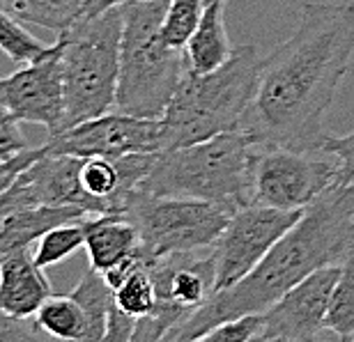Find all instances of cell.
I'll list each match as a JSON object with an SVG mask.
<instances>
[{"label": "cell", "instance_id": "obj_1", "mask_svg": "<svg viewBox=\"0 0 354 342\" xmlns=\"http://www.w3.org/2000/svg\"><path fill=\"white\" fill-rule=\"evenodd\" d=\"M354 55V5L308 3L295 30L263 58L239 131L258 147L322 149L324 117Z\"/></svg>", "mask_w": 354, "mask_h": 342}, {"label": "cell", "instance_id": "obj_2", "mask_svg": "<svg viewBox=\"0 0 354 342\" xmlns=\"http://www.w3.org/2000/svg\"><path fill=\"white\" fill-rule=\"evenodd\" d=\"M354 253V184H334L317 196L301 218L269 248L242 281L216 289L201 308L177 324L166 340H203L225 319L263 312L304 278Z\"/></svg>", "mask_w": 354, "mask_h": 342}, {"label": "cell", "instance_id": "obj_3", "mask_svg": "<svg viewBox=\"0 0 354 342\" xmlns=\"http://www.w3.org/2000/svg\"><path fill=\"white\" fill-rule=\"evenodd\" d=\"M260 147L242 131H225L191 145L161 149L138 193L191 198L228 213L253 202V170Z\"/></svg>", "mask_w": 354, "mask_h": 342}, {"label": "cell", "instance_id": "obj_4", "mask_svg": "<svg viewBox=\"0 0 354 342\" xmlns=\"http://www.w3.org/2000/svg\"><path fill=\"white\" fill-rule=\"evenodd\" d=\"M265 55L258 46H235L221 67L196 74L184 67L161 117V149H173L239 129L258 88Z\"/></svg>", "mask_w": 354, "mask_h": 342}, {"label": "cell", "instance_id": "obj_5", "mask_svg": "<svg viewBox=\"0 0 354 342\" xmlns=\"http://www.w3.org/2000/svg\"><path fill=\"white\" fill-rule=\"evenodd\" d=\"M168 0L122 3V37L115 111L133 117L161 120L187 67L184 48L161 37Z\"/></svg>", "mask_w": 354, "mask_h": 342}, {"label": "cell", "instance_id": "obj_6", "mask_svg": "<svg viewBox=\"0 0 354 342\" xmlns=\"http://www.w3.org/2000/svg\"><path fill=\"white\" fill-rule=\"evenodd\" d=\"M120 37L122 5L81 17L58 35L65 97L60 131L115 108Z\"/></svg>", "mask_w": 354, "mask_h": 342}, {"label": "cell", "instance_id": "obj_7", "mask_svg": "<svg viewBox=\"0 0 354 342\" xmlns=\"http://www.w3.org/2000/svg\"><path fill=\"white\" fill-rule=\"evenodd\" d=\"M138 230V253L145 260L175 253L207 251L221 237L230 213L191 198L136 193L122 209Z\"/></svg>", "mask_w": 354, "mask_h": 342}, {"label": "cell", "instance_id": "obj_8", "mask_svg": "<svg viewBox=\"0 0 354 342\" xmlns=\"http://www.w3.org/2000/svg\"><path fill=\"white\" fill-rule=\"evenodd\" d=\"M145 260V258H143ZM157 287V305L150 315L136 319L131 342L166 340L177 324H182L196 308H201L214 292V255L175 253L168 258L145 260Z\"/></svg>", "mask_w": 354, "mask_h": 342}, {"label": "cell", "instance_id": "obj_9", "mask_svg": "<svg viewBox=\"0 0 354 342\" xmlns=\"http://www.w3.org/2000/svg\"><path fill=\"white\" fill-rule=\"evenodd\" d=\"M338 159L327 149L295 152L260 147L253 170V202L276 209H306L336 184Z\"/></svg>", "mask_w": 354, "mask_h": 342}, {"label": "cell", "instance_id": "obj_10", "mask_svg": "<svg viewBox=\"0 0 354 342\" xmlns=\"http://www.w3.org/2000/svg\"><path fill=\"white\" fill-rule=\"evenodd\" d=\"M304 209H276L249 202L230 213L228 225L212 246L214 255V292L230 285L256 269L276 241L301 218Z\"/></svg>", "mask_w": 354, "mask_h": 342}, {"label": "cell", "instance_id": "obj_11", "mask_svg": "<svg viewBox=\"0 0 354 342\" xmlns=\"http://www.w3.org/2000/svg\"><path fill=\"white\" fill-rule=\"evenodd\" d=\"M46 154H69L88 159H120L136 152H161V120L133 117L127 113H104L69 129L53 133L44 142Z\"/></svg>", "mask_w": 354, "mask_h": 342}, {"label": "cell", "instance_id": "obj_12", "mask_svg": "<svg viewBox=\"0 0 354 342\" xmlns=\"http://www.w3.org/2000/svg\"><path fill=\"white\" fill-rule=\"evenodd\" d=\"M338 278V265H329L313 272L279 296L267 310L260 312L258 342L286 340V342H308L334 338L324 329V315L329 308L331 289Z\"/></svg>", "mask_w": 354, "mask_h": 342}, {"label": "cell", "instance_id": "obj_13", "mask_svg": "<svg viewBox=\"0 0 354 342\" xmlns=\"http://www.w3.org/2000/svg\"><path fill=\"white\" fill-rule=\"evenodd\" d=\"M0 102L21 122L46 126L48 136L60 131L65 97H62L60 41L55 39L41 58L26 62L14 74L0 78Z\"/></svg>", "mask_w": 354, "mask_h": 342}, {"label": "cell", "instance_id": "obj_14", "mask_svg": "<svg viewBox=\"0 0 354 342\" xmlns=\"http://www.w3.org/2000/svg\"><path fill=\"white\" fill-rule=\"evenodd\" d=\"M81 159L69 154H41L28 166L19 180L30 193L32 205L79 207L88 213H106L104 205L81 187Z\"/></svg>", "mask_w": 354, "mask_h": 342}, {"label": "cell", "instance_id": "obj_15", "mask_svg": "<svg viewBox=\"0 0 354 342\" xmlns=\"http://www.w3.org/2000/svg\"><path fill=\"white\" fill-rule=\"evenodd\" d=\"M44 269L35 265L28 251H19L0 262V310L21 319H35L41 303L51 296Z\"/></svg>", "mask_w": 354, "mask_h": 342}, {"label": "cell", "instance_id": "obj_16", "mask_svg": "<svg viewBox=\"0 0 354 342\" xmlns=\"http://www.w3.org/2000/svg\"><path fill=\"white\" fill-rule=\"evenodd\" d=\"M90 267L106 274L138 253V230L124 213L106 211L83 218Z\"/></svg>", "mask_w": 354, "mask_h": 342}, {"label": "cell", "instance_id": "obj_17", "mask_svg": "<svg viewBox=\"0 0 354 342\" xmlns=\"http://www.w3.org/2000/svg\"><path fill=\"white\" fill-rule=\"evenodd\" d=\"M90 216L86 209L79 207H24L0 220V262L19 251H28L30 244H37V239L51 227L67 223V220H81Z\"/></svg>", "mask_w": 354, "mask_h": 342}, {"label": "cell", "instance_id": "obj_18", "mask_svg": "<svg viewBox=\"0 0 354 342\" xmlns=\"http://www.w3.org/2000/svg\"><path fill=\"white\" fill-rule=\"evenodd\" d=\"M232 44L225 30V3L205 5L203 19L184 46V62L187 69L196 74H207L221 67L230 58Z\"/></svg>", "mask_w": 354, "mask_h": 342}, {"label": "cell", "instance_id": "obj_19", "mask_svg": "<svg viewBox=\"0 0 354 342\" xmlns=\"http://www.w3.org/2000/svg\"><path fill=\"white\" fill-rule=\"evenodd\" d=\"M0 5L21 23L60 35L81 19L86 0H0Z\"/></svg>", "mask_w": 354, "mask_h": 342}, {"label": "cell", "instance_id": "obj_20", "mask_svg": "<svg viewBox=\"0 0 354 342\" xmlns=\"http://www.w3.org/2000/svg\"><path fill=\"white\" fill-rule=\"evenodd\" d=\"M35 322L48 338L72 340V342H92L90 324L81 303L69 296H48L35 315Z\"/></svg>", "mask_w": 354, "mask_h": 342}, {"label": "cell", "instance_id": "obj_21", "mask_svg": "<svg viewBox=\"0 0 354 342\" xmlns=\"http://www.w3.org/2000/svg\"><path fill=\"white\" fill-rule=\"evenodd\" d=\"M324 329L338 340H354V253L338 265V278L324 315Z\"/></svg>", "mask_w": 354, "mask_h": 342}, {"label": "cell", "instance_id": "obj_22", "mask_svg": "<svg viewBox=\"0 0 354 342\" xmlns=\"http://www.w3.org/2000/svg\"><path fill=\"white\" fill-rule=\"evenodd\" d=\"M72 296L86 310L92 342H102L106 333V322H109V312L113 308V287L109 281L104 278V274H99L90 267L81 276V281L76 283Z\"/></svg>", "mask_w": 354, "mask_h": 342}, {"label": "cell", "instance_id": "obj_23", "mask_svg": "<svg viewBox=\"0 0 354 342\" xmlns=\"http://www.w3.org/2000/svg\"><path fill=\"white\" fill-rule=\"evenodd\" d=\"M113 301H115L120 310L133 319L150 315L154 310V305H157V287H154L150 269H147V262L140 253L136 265L127 272L118 287L113 289Z\"/></svg>", "mask_w": 354, "mask_h": 342}, {"label": "cell", "instance_id": "obj_24", "mask_svg": "<svg viewBox=\"0 0 354 342\" xmlns=\"http://www.w3.org/2000/svg\"><path fill=\"white\" fill-rule=\"evenodd\" d=\"M86 246V232H83V218L81 220H67L51 227L37 239V248H35V265L41 269L60 265L69 255Z\"/></svg>", "mask_w": 354, "mask_h": 342}, {"label": "cell", "instance_id": "obj_25", "mask_svg": "<svg viewBox=\"0 0 354 342\" xmlns=\"http://www.w3.org/2000/svg\"><path fill=\"white\" fill-rule=\"evenodd\" d=\"M0 51L17 65H26V62L41 58L48 51V46L28 32L21 21L0 7Z\"/></svg>", "mask_w": 354, "mask_h": 342}, {"label": "cell", "instance_id": "obj_26", "mask_svg": "<svg viewBox=\"0 0 354 342\" xmlns=\"http://www.w3.org/2000/svg\"><path fill=\"white\" fill-rule=\"evenodd\" d=\"M205 0H168V10L161 23V37L168 46L184 48L198 28L205 12Z\"/></svg>", "mask_w": 354, "mask_h": 342}, {"label": "cell", "instance_id": "obj_27", "mask_svg": "<svg viewBox=\"0 0 354 342\" xmlns=\"http://www.w3.org/2000/svg\"><path fill=\"white\" fill-rule=\"evenodd\" d=\"M260 326H263L260 312L239 315V317L225 319V322L214 326L212 331L205 333L203 340H212V342H251V340H258Z\"/></svg>", "mask_w": 354, "mask_h": 342}, {"label": "cell", "instance_id": "obj_28", "mask_svg": "<svg viewBox=\"0 0 354 342\" xmlns=\"http://www.w3.org/2000/svg\"><path fill=\"white\" fill-rule=\"evenodd\" d=\"M28 147L30 142L21 131V120L0 102V159H10Z\"/></svg>", "mask_w": 354, "mask_h": 342}, {"label": "cell", "instance_id": "obj_29", "mask_svg": "<svg viewBox=\"0 0 354 342\" xmlns=\"http://www.w3.org/2000/svg\"><path fill=\"white\" fill-rule=\"evenodd\" d=\"M322 149H327L338 159V175L336 184H354V131L345 133V136H329L327 142L322 145Z\"/></svg>", "mask_w": 354, "mask_h": 342}, {"label": "cell", "instance_id": "obj_30", "mask_svg": "<svg viewBox=\"0 0 354 342\" xmlns=\"http://www.w3.org/2000/svg\"><path fill=\"white\" fill-rule=\"evenodd\" d=\"M41 154H44V145L28 147L24 152L10 156V159H0V193L12 189V184L19 180V175L24 173L28 166H32Z\"/></svg>", "mask_w": 354, "mask_h": 342}, {"label": "cell", "instance_id": "obj_31", "mask_svg": "<svg viewBox=\"0 0 354 342\" xmlns=\"http://www.w3.org/2000/svg\"><path fill=\"white\" fill-rule=\"evenodd\" d=\"M48 338L32 319H21L7 315L0 310V342H17V340H44Z\"/></svg>", "mask_w": 354, "mask_h": 342}, {"label": "cell", "instance_id": "obj_32", "mask_svg": "<svg viewBox=\"0 0 354 342\" xmlns=\"http://www.w3.org/2000/svg\"><path fill=\"white\" fill-rule=\"evenodd\" d=\"M133 329H136V319L122 312L113 301V308L109 312V322H106V333L102 342H131Z\"/></svg>", "mask_w": 354, "mask_h": 342}, {"label": "cell", "instance_id": "obj_33", "mask_svg": "<svg viewBox=\"0 0 354 342\" xmlns=\"http://www.w3.org/2000/svg\"><path fill=\"white\" fill-rule=\"evenodd\" d=\"M24 207H37V205H32L30 193H28V189L24 187V182L17 180L12 184V189L0 193V220H3L7 213L24 209Z\"/></svg>", "mask_w": 354, "mask_h": 342}, {"label": "cell", "instance_id": "obj_34", "mask_svg": "<svg viewBox=\"0 0 354 342\" xmlns=\"http://www.w3.org/2000/svg\"><path fill=\"white\" fill-rule=\"evenodd\" d=\"M122 3H129V0H86V7H83L81 17H95V14L109 10V7L122 5Z\"/></svg>", "mask_w": 354, "mask_h": 342}, {"label": "cell", "instance_id": "obj_35", "mask_svg": "<svg viewBox=\"0 0 354 342\" xmlns=\"http://www.w3.org/2000/svg\"><path fill=\"white\" fill-rule=\"evenodd\" d=\"M205 3H207V5L209 3H228V0H205Z\"/></svg>", "mask_w": 354, "mask_h": 342}]
</instances>
